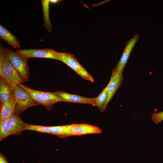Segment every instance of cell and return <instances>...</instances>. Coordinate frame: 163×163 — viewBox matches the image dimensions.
<instances>
[{"instance_id": "6da1fadb", "label": "cell", "mask_w": 163, "mask_h": 163, "mask_svg": "<svg viewBox=\"0 0 163 163\" xmlns=\"http://www.w3.org/2000/svg\"><path fill=\"white\" fill-rule=\"evenodd\" d=\"M2 48L6 58L17 71L24 82L27 81L29 78V71L27 65V60L21 54L5 47L2 43Z\"/></svg>"}, {"instance_id": "7a4b0ae2", "label": "cell", "mask_w": 163, "mask_h": 163, "mask_svg": "<svg viewBox=\"0 0 163 163\" xmlns=\"http://www.w3.org/2000/svg\"><path fill=\"white\" fill-rule=\"evenodd\" d=\"M0 76L11 88L24 81L0 47Z\"/></svg>"}, {"instance_id": "3957f363", "label": "cell", "mask_w": 163, "mask_h": 163, "mask_svg": "<svg viewBox=\"0 0 163 163\" xmlns=\"http://www.w3.org/2000/svg\"><path fill=\"white\" fill-rule=\"evenodd\" d=\"M12 88L16 101L14 113L19 115L28 108L39 105L32 99L27 92L17 85Z\"/></svg>"}, {"instance_id": "277c9868", "label": "cell", "mask_w": 163, "mask_h": 163, "mask_svg": "<svg viewBox=\"0 0 163 163\" xmlns=\"http://www.w3.org/2000/svg\"><path fill=\"white\" fill-rule=\"evenodd\" d=\"M59 60L72 69L83 79L94 82L93 77L83 67L75 56L69 53L59 52Z\"/></svg>"}, {"instance_id": "5b68a950", "label": "cell", "mask_w": 163, "mask_h": 163, "mask_svg": "<svg viewBox=\"0 0 163 163\" xmlns=\"http://www.w3.org/2000/svg\"><path fill=\"white\" fill-rule=\"evenodd\" d=\"M16 52L27 59L31 58L53 59L59 60V52L52 48L18 49Z\"/></svg>"}, {"instance_id": "8992f818", "label": "cell", "mask_w": 163, "mask_h": 163, "mask_svg": "<svg viewBox=\"0 0 163 163\" xmlns=\"http://www.w3.org/2000/svg\"><path fill=\"white\" fill-rule=\"evenodd\" d=\"M123 80L122 73L117 72L114 68L112 71L110 81L107 85V97L105 104L99 108L101 112H102L105 110L108 103L112 99L117 90L120 87Z\"/></svg>"}, {"instance_id": "52a82bcc", "label": "cell", "mask_w": 163, "mask_h": 163, "mask_svg": "<svg viewBox=\"0 0 163 163\" xmlns=\"http://www.w3.org/2000/svg\"><path fill=\"white\" fill-rule=\"evenodd\" d=\"M53 93L61 98L65 102H71L74 103L85 104L96 106V97L87 98L80 95L71 94L63 91H57Z\"/></svg>"}, {"instance_id": "ba28073f", "label": "cell", "mask_w": 163, "mask_h": 163, "mask_svg": "<svg viewBox=\"0 0 163 163\" xmlns=\"http://www.w3.org/2000/svg\"><path fill=\"white\" fill-rule=\"evenodd\" d=\"M139 38V36L136 34L127 43L120 60L114 68L117 72L122 73L132 50Z\"/></svg>"}, {"instance_id": "9c48e42d", "label": "cell", "mask_w": 163, "mask_h": 163, "mask_svg": "<svg viewBox=\"0 0 163 163\" xmlns=\"http://www.w3.org/2000/svg\"><path fill=\"white\" fill-rule=\"evenodd\" d=\"M71 130L73 135L76 136L100 134L102 132L97 126L86 123L71 124Z\"/></svg>"}, {"instance_id": "30bf717a", "label": "cell", "mask_w": 163, "mask_h": 163, "mask_svg": "<svg viewBox=\"0 0 163 163\" xmlns=\"http://www.w3.org/2000/svg\"><path fill=\"white\" fill-rule=\"evenodd\" d=\"M16 101L14 93L9 99L0 106V120L9 118L14 113Z\"/></svg>"}, {"instance_id": "8fae6325", "label": "cell", "mask_w": 163, "mask_h": 163, "mask_svg": "<svg viewBox=\"0 0 163 163\" xmlns=\"http://www.w3.org/2000/svg\"><path fill=\"white\" fill-rule=\"evenodd\" d=\"M17 85L27 92L35 102L45 106L48 110L53 107V104L45 100L36 90L32 89L22 83H19Z\"/></svg>"}, {"instance_id": "7c38bea8", "label": "cell", "mask_w": 163, "mask_h": 163, "mask_svg": "<svg viewBox=\"0 0 163 163\" xmlns=\"http://www.w3.org/2000/svg\"><path fill=\"white\" fill-rule=\"evenodd\" d=\"M26 123L20 118L19 115L14 113L9 118V125L11 135L20 134L22 131L25 130Z\"/></svg>"}, {"instance_id": "4fadbf2b", "label": "cell", "mask_w": 163, "mask_h": 163, "mask_svg": "<svg viewBox=\"0 0 163 163\" xmlns=\"http://www.w3.org/2000/svg\"><path fill=\"white\" fill-rule=\"evenodd\" d=\"M0 37L14 49L21 47L17 38L9 30L0 25Z\"/></svg>"}, {"instance_id": "5bb4252c", "label": "cell", "mask_w": 163, "mask_h": 163, "mask_svg": "<svg viewBox=\"0 0 163 163\" xmlns=\"http://www.w3.org/2000/svg\"><path fill=\"white\" fill-rule=\"evenodd\" d=\"M13 92L12 88L9 86L1 78H0V106L6 102Z\"/></svg>"}, {"instance_id": "9a60e30c", "label": "cell", "mask_w": 163, "mask_h": 163, "mask_svg": "<svg viewBox=\"0 0 163 163\" xmlns=\"http://www.w3.org/2000/svg\"><path fill=\"white\" fill-rule=\"evenodd\" d=\"M41 2L44 17V26L46 30L50 33L53 27L49 18L50 0H41Z\"/></svg>"}, {"instance_id": "2e32d148", "label": "cell", "mask_w": 163, "mask_h": 163, "mask_svg": "<svg viewBox=\"0 0 163 163\" xmlns=\"http://www.w3.org/2000/svg\"><path fill=\"white\" fill-rule=\"evenodd\" d=\"M11 135L9 125V118L0 120V140Z\"/></svg>"}, {"instance_id": "e0dca14e", "label": "cell", "mask_w": 163, "mask_h": 163, "mask_svg": "<svg viewBox=\"0 0 163 163\" xmlns=\"http://www.w3.org/2000/svg\"><path fill=\"white\" fill-rule=\"evenodd\" d=\"M71 124L53 126L56 135L60 137H66L73 136L71 130Z\"/></svg>"}, {"instance_id": "ac0fdd59", "label": "cell", "mask_w": 163, "mask_h": 163, "mask_svg": "<svg viewBox=\"0 0 163 163\" xmlns=\"http://www.w3.org/2000/svg\"><path fill=\"white\" fill-rule=\"evenodd\" d=\"M37 91L45 100L53 104L58 102L63 101L62 99L54 94L53 92L49 91L43 92L39 90H37Z\"/></svg>"}, {"instance_id": "d6986e66", "label": "cell", "mask_w": 163, "mask_h": 163, "mask_svg": "<svg viewBox=\"0 0 163 163\" xmlns=\"http://www.w3.org/2000/svg\"><path fill=\"white\" fill-rule=\"evenodd\" d=\"M25 130H30L51 134L50 126L34 125L26 123Z\"/></svg>"}, {"instance_id": "ffe728a7", "label": "cell", "mask_w": 163, "mask_h": 163, "mask_svg": "<svg viewBox=\"0 0 163 163\" xmlns=\"http://www.w3.org/2000/svg\"><path fill=\"white\" fill-rule=\"evenodd\" d=\"M107 96L108 90L107 85L100 94L96 97V106L100 108L105 103Z\"/></svg>"}, {"instance_id": "44dd1931", "label": "cell", "mask_w": 163, "mask_h": 163, "mask_svg": "<svg viewBox=\"0 0 163 163\" xmlns=\"http://www.w3.org/2000/svg\"><path fill=\"white\" fill-rule=\"evenodd\" d=\"M152 121L155 123L158 124L163 120V111L153 113L151 115Z\"/></svg>"}, {"instance_id": "7402d4cb", "label": "cell", "mask_w": 163, "mask_h": 163, "mask_svg": "<svg viewBox=\"0 0 163 163\" xmlns=\"http://www.w3.org/2000/svg\"><path fill=\"white\" fill-rule=\"evenodd\" d=\"M0 163H9L5 157L2 153H0Z\"/></svg>"}, {"instance_id": "603a6c76", "label": "cell", "mask_w": 163, "mask_h": 163, "mask_svg": "<svg viewBox=\"0 0 163 163\" xmlns=\"http://www.w3.org/2000/svg\"><path fill=\"white\" fill-rule=\"evenodd\" d=\"M59 1L58 0H50V2L53 3H56Z\"/></svg>"}]
</instances>
